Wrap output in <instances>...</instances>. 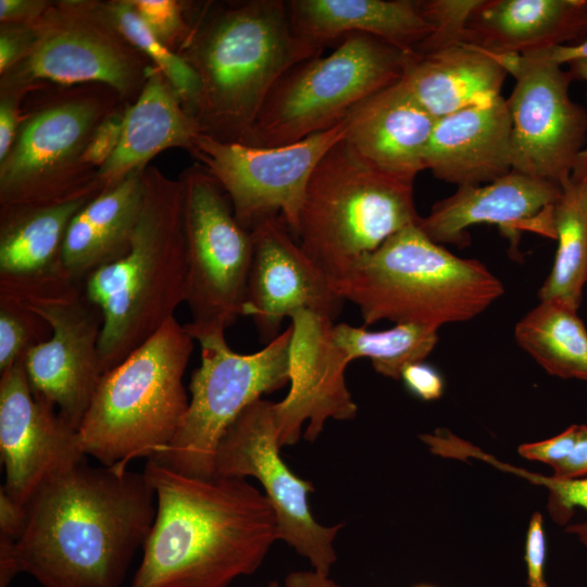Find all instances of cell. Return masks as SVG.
I'll return each mask as SVG.
<instances>
[{
  "instance_id": "obj_1",
  "label": "cell",
  "mask_w": 587,
  "mask_h": 587,
  "mask_svg": "<svg viewBox=\"0 0 587 587\" xmlns=\"http://www.w3.org/2000/svg\"><path fill=\"white\" fill-rule=\"evenodd\" d=\"M20 571L43 587H120L157 515L145 473L90 466L49 475L26 503Z\"/></svg>"
},
{
  "instance_id": "obj_2",
  "label": "cell",
  "mask_w": 587,
  "mask_h": 587,
  "mask_svg": "<svg viewBox=\"0 0 587 587\" xmlns=\"http://www.w3.org/2000/svg\"><path fill=\"white\" fill-rule=\"evenodd\" d=\"M157 515L130 587H227L280 539L266 496L246 478L192 477L148 459Z\"/></svg>"
},
{
  "instance_id": "obj_3",
  "label": "cell",
  "mask_w": 587,
  "mask_h": 587,
  "mask_svg": "<svg viewBox=\"0 0 587 587\" xmlns=\"http://www.w3.org/2000/svg\"><path fill=\"white\" fill-rule=\"evenodd\" d=\"M180 51L200 78L195 120L201 134L246 145L280 77L321 55L295 33L284 0L213 5L191 26Z\"/></svg>"
},
{
  "instance_id": "obj_4",
  "label": "cell",
  "mask_w": 587,
  "mask_h": 587,
  "mask_svg": "<svg viewBox=\"0 0 587 587\" xmlns=\"http://www.w3.org/2000/svg\"><path fill=\"white\" fill-rule=\"evenodd\" d=\"M143 182V205L128 251L83 284L103 315L99 339L103 373L155 334L186 300L182 183L154 166L145 168Z\"/></svg>"
},
{
  "instance_id": "obj_5",
  "label": "cell",
  "mask_w": 587,
  "mask_h": 587,
  "mask_svg": "<svg viewBox=\"0 0 587 587\" xmlns=\"http://www.w3.org/2000/svg\"><path fill=\"white\" fill-rule=\"evenodd\" d=\"M365 325L388 320L439 329L484 312L504 292L476 259H463L410 225L360 258L336 283Z\"/></svg>"
},
{
  "instance_id": "obj_6",
  "label": "cell",
  "mask_w": 587,
  "mask_h": 587,
  "mask_svg": "<svg viewBox=\"0 0 587 587\" xmlns=\"http://www.w3.org/2000/svg\"><path fill=\"white\" fill-rule=\"evenodd\" d=\"M193 339L175 316L105 372L78 428L82 451L127 469L166 450L189 405L183 377Z\"/></svg>"
},
{
  "instance_id": "obj_7",
  "label": "cell",
  "mask_w": 587,
  "mask_h": 587,
  "mask_svg": "<svg viewBox=\"0 0 587 587\" xmlns=\"http://www.w3.org/2000/svg\"><path fill=\"white\" fill-rule=\"evenodd\" d=\"M413 184L376 168L342 138L313 171L296 239L336 285L360 258L419 223Z\"/></svg>"
},
{
  "instance_id": "obj_8",
  "label": "cell",
  "mask_w": 587,
  "mask_h": 587,
  "mask_svg": "<svg viewBox=\"0 0 587 587\" xmlns=\"http://www.w3.org/2000/svg\"><path fill=\"white\" fill-rule=\"evenodd\" d=\"M408 54L355 33L329 54L299 62L271 90L249 145H289L334 127L362 100L398 82Z\"/></svg>"
},
{
  "instance_id": "obj_9",
  "label": "cell",
  "mask_w": 587,
  "mask_h": 587,
  "mask_svg": "<svg viewBox=\"0 0 587 587\" xmlns=\"http://www.w3.org/2000/svg\"><path fill=\"white\" fill-rule=\"evenodd\" d=\"M289 325L253 353L234 351L225 333L195 338L201 363L191 375L185 417L164 452L153 460L192 477L211 478L221 439L234 421L262 396L290 380Z\"/></svg>"
},
{
  "instance_id": "obj_10",
  "label": "cell",
  "mask_w": 587,
  "mask_h": 587,
  "mask_svg": "<svg viewBox=\"0 0 587 587\" xmlns=\"http://www.w3.org/2000/svg\"><path fill=\"white\" fill-rule=\"evenodd\" d=\"M187 258L186 332H223L243 316L253 236L236 218L220 184L200 164L179 178Z\"/></svg>"
},
{
  "instance_id": "obj_11",
  "label": "cell",
  "mask_w": 587,
  "mask_h": 587,
  "mask_svg": "<svg viewBox=\"0 0 587 587\" xmlns=\"http://www.w3.org/2000/svg\"><path fill=\"white\" fill-rule=\"evenodd\" d=\"M32 27V48L5 73L7 89L22 91L37 79L100 83L122 97L142 89L151 67L145 65L142 54L117 30L103 4H50Z\"/></svg>"
},
{
  "instance_id": "obj_12",
  "label": "cell",
  "mask_w": 587,
  "mask_h": 587,
  "mask_svg": "<svg viewBox=\"0 0 587 587\" xmlns=\"http://www.w3.org/2000/svg\"><path fill=\"white\" fill-rule=\"evenodd\" d=\"M105 116L101 99L87 96L32 115L0 162V208L50 203L103 190L98 171L83 155Z\"/></svg>"
},
{
  "instance_id": "obj_13",
  "label": "cell",
  "mask_w": 587,
  "mask_h": 587,
  "mask_svg": "<svg viewBox=\"0 0 587 587\" xmlns=\"http://www.w3.org/2000/svg\"><path fill=\"white\" fill-rule=\"evenodd\" d=\"M345 118L334 127L284 146L223 142L199 134L190 153L227 195L247 229L280 215L296 237L309 180L323 155L346 136Z\"/></svg>"
},
{
  "instance_id": "obj_14",
  "label": "cell",
  "mask_w": 587,
  "mask_h": 587,
  "mask_svg": "<svg viewBox=\"0 0 587 587\" xmlns=\"http://www.w3.org/2000/svg\"><path fill=\"white\" fill-rule=\"evenodd\" d=\"M274 402L259 399L228 427L220 441L214 476L254 477L277 520L280 540L327 575L337 560L334 541L344 523L320 524L312 515L313 484L296 475L280 457Z\"/></svg>"
},
{
  "instance_id": "obj_15",
  "label": "cell",
  "mask_w": 587,
  "mask_h": 587,
  "mask_svg": "<svg viewBox=\"0 0 587 587\" xmlns=\"http://www.w3.org/2000/svg\"><path fill=\"white\" fill-rule=\"evenodd\" d=\"M22 302L52 330L24 358L32 391L78 429L104 374L99 354L102 312L78 284Z\"/></svg>"
},
{
  "instance_id": "obj_16",
  "label": "cell",
  "mask_w": 587,
  "mask_h": 587,
  "mask_svg": "<svg viewBox=\"0 0 587 587\" xmlns=\"http://www.w3.org/2000/svg\"><path fill=\"white\" fill-rule=\"evenodd\" d=\"M569 71L524 55V68L507 99L512 171L562 188L587 141V111L569 95Z\"/></svg>"
},
{
  "instance_id": "obj_17",
  "label": "cell",
  "mask_w": 587,
  "mask_h": 587,
  "mask_svg": "<svg viewBox=\"0 0 587 587\" xmlns=\"http://www.w3.org/2000/svg\"><path fill=\"white\" fill-rule=\"evenodd\" d=\"M253 258L243 304L260 339L279 335L285 317L309 310L335 320L344 298L334 280L303 251L280 215L263 218L251 229Z\"/></svg>"
},
{
  "instance_id": "obj_18",
  "label": "cell",
  "mask_w": 587,
  "mask_h": 587,
  "mask_svg": "<svg viewBox=\"0 0 587 587\" xmlns=\"http://www.w3.org/2000/svg\"><path fill=\"white\" fill-rule=\"evenodd\" d=\"M290 388L274 402L279 446L295 445L302 435L314 441L328 420L348 421L358 405L345 372L351 359L334 337V321L309 310L290 316Z\"/></svg>"
},
{
  "instance_id": "obj_19",
  "label": "cell",
  "mask_w": 587,
  "mask_h": 587,
  "mask_svg": "<svg viewBox=\"0 0 587 587\" xmlns=\"http://www.w3.org/2000/svg\"><path fill=\"white\" fill-rule=\"evenodd\" d=\"M0 450L1 488L22 505L49 475L87 459L78 429L33 394L24 360L0 373Z\"/></svg>"
},
{
  "instance_id": "obj_20",
  "label": "cell",
  "mask_w": 587,
  "mask_h": 587,
  "mask_svg": "<svg viewBox=\"0 0 587 587\" xmlns=\"http://www.w3.org/2000/svg\"><path fill=\"white\" fill-rule=\"evenodd\" d=\"M100 191L43 204L1 208L0 298L25 301L76 284L63 263L65 235L74 216Z\"/></svg>"
},
{
  "instance_id": "obj_21",
  "label": "cell",
  "mask_w": 587,
  "mask_h": 587,
  "mask_svg": "<svg viewBox=\"0 0 587 587\" xmlns=\"http://www.w3.org/2000/svg\"><path fill=\"white\" fill-rule=\"evenodd\" d=\"M561 192L553 183L511 171L488 184L458 187L433 204L417 225L439 245L467 243L466 230L476 224L498 225L511 237L517 230L534 229L555 238L552 207Z\"/></svg>"
},
{
  "instance_id": "obj_22",
  "label": "cell",
  "mask_w": 587,
  "mask_h": 587,
  "mask_svg": "<svg viewBox=\"0 0 587 587\" xmlns=\"http://www.w3.org/2000/svg\"><path fill=\"white\" fill-rule=\"evenodd\" d=\"M425 170L458 187L491 183L512 171L511 117L500 96L436 120Z\"/></svg>"
},
{
  "instance_id": "obj_23",
  "label": "cell",
  "mask_w": 587,
  "mask_h": 587,
  "mask_svg": "<svg viewBox=\"0 0 587 587\" xmlns=\"http://www.w3.org/2000/svg\"><path fill=\"white\" fill-rule=\"evenodd\" d=\"M436 120L399 79L346 115L345 139L376 168L414 180L425 170L424 153Z\"/></svg>"
},
{
  "instance_id": "obj_24",
  "label": "cell",
  "mask_w": 587,
  "mask_h": 587,
  "mask_svg": "<svg viewBox=\"0 0 587 587\" xmlns=\"http://www.w3.org/2000/svg\"><path fill=\"white\" fill-rule=\"evenodd\" d=\"M295 33L322 53L350 34H366L413 53L432 27L417 0H289Z\"/></svg>"
},
{
  "instance_id": "obj_25",
  "label": "cell",
  "mask_w": 587,
  "mask_h": 587,
  "mask_svg": "<svg viewBox=\"0 0 587 587\" xmlns=\"http://www.w3.org/2000/svg\"><path fill=\"white\" fill-rule=\"evenodd\" d=\"M586 36L585 0H480L466 43L494 54L527 55Z\"/></svg>"
},
{
  "instance_id": "obj_26",
  "label": "cell",
  "mask_w": 587,
  "mask_h": 587,
  "mask_svg": "<svg viewBox=\"0 0 587 587\" xmlns=\"http://www.w3.org/2000/svg\"><path fill=\"white\" fill-rule=\"evenodd\" d=\"M199 134L198 123L185 110L164 75L155 66L151 67L136 101L125 109L116 150L98 170L103 189L146 168L152 158L168 148L191 152Z\"/></svg>"
},
{
  "instance_id": "obj_27",
  "label": "cell",
  "mask_w": 587,
  "mask_h": 587,
  "mask_svg": "<svg viewBox=\"0 0 587 587\" xmlns=\"http://www.w3.org/2000/svg\"><path fill=\"white\" fill-rule=\"evenodd\" d=\"M143 171L101 190L72 220L63 263L74 283L83 285L91 273L128 251L143 205Z\"/></svg>"
},
{
  "instance_id": "obj_28",
  "label": "cell",
  "mask_w": 587,
  "mask_h": 587,
  "mask_svg": "<svg viewBox=\"0 0 587 587\" xmlns=\"http://www.w3.org/2000/svg\"><path fill=\"white\" fill-rule=\"evenodd\" d=\"M505 76L490 53L462 42L429 53H409L400 79L439 118L500 96Z\"/></svg>"
},
{
  "instance_id": "obj_29",
  "label": "cell",
  "mask_w": 587,
  "mask_h": 587,
  "mask_svg": "<svg viewBox=\"0 0 587 587\" xmlns=\"http://www.w3.org/2000/svg\"><path fill=\"white\" fill-rule=\"evenodd\" d=\"M552 223L558 249L538 298L577 310L587 283V170L577 163L552 207Z\"/></svg>"
},
{
  "instance_id": "obj_30",
  "label": "cell",
  "mask_w": 587,
  "mask_h": 587,
  "mask_svg": "<svg viewBox=\"0 0 587 587\" xmlns=\"http://www.w3.org/2000/svg\"><path fill=\"white\" fill-rule=\"evenodd\" d=\"M576 311L542 300L519 321L514 337L550 375L587 380V330Z\"/></svg>"
},
{
  "instance_id": "obj_31",
  "label": "cell",
  "mask_w": 587,
  "mask_h": 587,
  "mask_svg": "<svg viewBox=\"0 0 587 587\" xmlns=\"http://www.w3.org/2000/svg\"><path fill=\"white\" fill-rule=\"evenodd\" d=\"M334 337L351 361L371 360L374 370L398 380L402 370L424 361L436 347L438 329L413 323H398L386 330H367L347 323L334 324Z\"/></svg>"
},
{
  "instance_id": "obj_32",
  "label": "cell",
  "mask_w": 587,
  "mask_h": 587,
  "mask_svg": "<svg viewBox=\"0 0 587 587\" xmlns=\"http://www.w3.org/2000/svg\"><path fill=\"white\" fill-rule=\"evenodd\" d=\"M124 38L148 57L170 83L185 110L195 118L201 83L195 68L177 52L161 42L139 17L130 0L103 4Z\"/></svg>"
},
{
  "instance_id": "obj_33",
  "label": "cell",
  "mask_w": 587,
  "mask_h": 587,
  "mask_svg": "<svg viewBox=\"0 0 587 587\" xmlns=\"http://www.w3.org/2000/svg\"><path fill=\"white\" fill-rule=\"evenodd\" d=\"M51 332L47 321L24 302L0 298V373L23 361Z\"/></svg>"
},
{
  "instance_id": "obj_34",
  "label": "cell",
  "mask_w": 587,
  "mask_h": 587,
  "mask_svg": "<svg viewBox=\"0 0 587 587\" xmlns=\"http://www.w3.org/2000/svg\"><path fill=\"white\" fill-rule=\"evenodd\" d=\"M477 459L484 460L491 465L505 472L514 473L536 485L544 486L549 490V511L557 522H566L573 514L574 509L583 508L587 511V477L561 479L526 472L523 469L502 463L483 451L477 453ZM569 532L576 534L579 540L587 546V522L572 525Z\"/></svg>"
},
{
  "instance_id": "obj_35",
  "label": "cell",
  "mask_w": 587,
  "mask_h": 587,
  "mask_svg": "<svg viewBox=\"0 0 587 587\" xmlns=\"http://www.w3.org/2000/svg\"><path fill=\"white\" fill-rule=\"evenodd\" d=\"M430 35L413 52L429 53L466 42L467 24L480 0H417Z\"/></svg>"
},
{
  "instance_id": "obj_36",
  "label": "cell",
  "mask_w": 587,
  "mask_h": 587,
  "mask_svg": "<svg viewBox=\"0 0 587 587\" xmlns=\"http://www.w3.org/2000/svg\"><path fill=\"white\" fill-rule=\"evenodd\" d=\"M135 11L166 47L179 50L187 42L191 26L183 15V7L175 0H130ZM174 51V50H173Z\"/></svg>"
},
{
  "instance_id": "obj_37",
  "label": "cell",
  "mask_w": 587,
  "mask_h": 587,
  "mask_svg": "<svg viewBox=\"0 0 587 587\" xmlns=\"http://www.w3.org/2000/svg\"><path fill=\"white\" fill-rule=\"evenodd\" d=\"M124 114L125 111H113L96 127L83 155L87 165L99 170L112 157L122 137Z\"/></svg>"
},
{
  "instance_id": "obj_38",
  "label": "cell",
  "mask_w": 587,
  "mask_h": 587,
  "mask_svg": "<svg viewBox=\"0 0 587 587\" xmlns=\"http://www.w3.org/2000/svg\"><path fill=\"white\" fill-rule=\"evenodd\" d=\"M546 557L544 520L541 513L535 512L530 517L525 539L524 560L528 587H548L545 578Z\"/></svg>"
},
{
  "instance_id": "obj_39",
  "label": "cell",
  "mask_w": 587,
  "mask_h": 587,
  "mask_svg": "<svg viewBox=\"0 0 587 587\" xmlns=\"http://www.w3.org/2000/svg\"><path fill=\"white\" fill-rule=\"evenodd\" d=\"M577 435L578 425L573 424L552 438L521 445L519 452L528 460L539 461L553 467L570 454L576 444Z\"/></svg>"
},
{
  "instance_id": "obj_40",
  "label": "cell",
  "mask_w": 587,
  "mask_h": 587,
  "mask_svg": "<svg viewBox=\"0 0 587 587\" xmlns=\"http://www.w3.org/2000/svg\"><path fill=\"white\" fill-rule=\"evenodd\" d=\"M400 379L413 396L424 401L437 400L444 395L445 380L441 374L424 361L407 365Z\"/></svg>"
},
{
  "instance_id": "obj_41",
  "label": "cell",
  "mask_w": 587,
  "mask_h": 587,
  "mask_svg": "<svg viewBox=\"0 0 587 587\" xmlns=\"http://www.w3.org/2000/svg\"><path fill=\"white\" fill-rule=\"evenodd\" d=\"M34 42L32 25L2 24L0 33V73L4 75L29 52Z\"/></svg>"
},
{
  "instance_id": "obj_42",
  "label": "cell",
  "mask_w": 587,
  "mask_h": 587,
  "mask_svg": "<svg viewBox=\"0 0 587 587\" xmlns=\"http://www.w3.org/2000/svg\"><path fill=\"white\" fill-rule=\"evenodd\" d=\"M0 101V162L10 152L18 129L20 114L16 93L21 91L7 89Z\"/></svg>"
},
{
  "instance_id": "obj_43",
  "label": "cell",
  "mask_w": 587,
  "mask_h": 587,
  "mask_svg": "<svg viewBox=\"0 0 587 587\" xmlns=\"http://www.w3.org/2000/svg\"><path fill=\"white\" fill-rule=\"evenodd\" d=\"M50 7L41 0H1L0 21L2 24L33 25Z\"/></svg>"
},
{
  "instance_id": "obj_44",
  "label": "cell",
  "mask_w": 587,
  "mask_h": 587,
  "mask_svg": "<svg viewBox=\"0 0 587 587\" xmlns=\"http://www.w3.org/2000/svg\"><path fill=\"white\" fill-rule=\"evenodd\" d=\"M26 520V507L13 501L0 488V537L16 542L25 528Z\"/></svg>"
},
{
  "instance_id": "obj_45",
  "label": "cell",
  "mask_w": 587,
  "mask_h": 587,
  "mask_svg": "<svg viewBox=\"0 0 587 587\" xmlns=\"http://www.w3.org/2000/svg\"><path fill=\"white\" fill-rule=\"evenodd\" d=\"M562 66L572 61L587 59V37L575 45H560L548 50L527 54Z\"/></svg>"
},
{
  "instance_id": "obj_46",
  "label": "cell",
  "mask_w": 587,
  "mask_h": 587,
  "mask_svg": "<svg viewBox=\"0 0 587 587\" xmlns=\"http://www.w3.org/2000/svg\"><path fill=\"white\" fill-rule=\"evenodd\" d=\"M21 573L15 553V541L0 537V587H9Z\"/></svg>"
},
{
  "instance_id": "obj_47",
  "label": "cell",
  "mask_w": 587,
  "mask_h": 587,
  "mask_svg": "<svg viewBox=\"0 0 587 587\" xmlns=\"http://www.w3.org/2000/svg\"><path fill=\"white\" fill-rule=\"evenodd\" d=\"M283 587H341L327 575L312 571H296L289 573Z\"/></svg>"
},
{
  "instance_id": "obj_48",
  "label": "cell",
  "mask_w": 587,
  "mask_h": 587,
  "mask_svg": "<svg viewBox=\"0 0 587 587\" xmlns=\"http://www.w3.org/2000/svg\"><path fill=\"white\" fill-rule=\"evenodd\" d=\"M567 65V71L571 74L573 80L582 79L587 82V59L575 60L570 62Z\"/></svg>"
},
{
  "instance_id": "obj_49",
  "label": "cell",
  "mask_w": 587,
  "mask_h": 587,
  "mask_svg": "<svg viewBox=\"0 0 587 587\" xmlns=\"http://www.w3.org/2000/svg\"><path fill=\"white\" fill-rule=\"evenodd\" d=\"M576 163L587 170V148L582 151Z\"/></svg>"
},
{
  "instance_id": "obj_50",
  "label": "cell",
  "mask_w": 587,
  "mask_h": 587,
  "mask_svg": "<svg viewBox=\"0 0 587 587\" xmlns=\"http://www.w3.org/2000/svg\"><path fill=\"white\" fill-rule=\"evenodd\" d=\"M265 587H283V586H280L278 582L272 580Z\"/></svg>"
},
{
  "instance_id": "obj_51",
  "label": "cell",
  "mask_w": 587,
  "mask_h": 587,
  "mask_svg": "<svg viewBox=\"0 0 587 587\" xmlns=\"http://www.w3.org/2000/svg\"><path fill=\"white\" fill-rule=\"evenodd\" d=\"M414 587H435V586L423 584V585H417V586H414Z\"/></svg>"
},
{
  "instance_id": "obj_52",
  "label": "cell",
  "mask_w": 587,
  "mask_h": 587,
  "mask_svg": "<svg viewBox=\"0 0 587 587\" xmlns=\"http://www.w3.org/2000/svg\"><path fill=\"white\" fill-rule=\"evenodd\" d=\"M585 12H586V21H587V0H585Z\"/></svg>"
}]
</instances>
